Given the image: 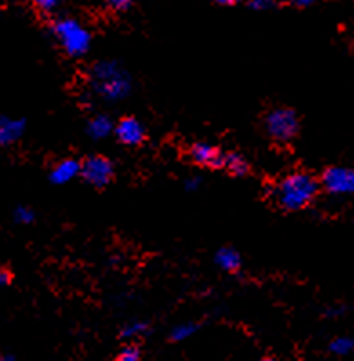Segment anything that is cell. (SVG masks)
Here are the masks:
<instances>
[{
    "mask_svg": "<svg viewBox=\"0 0 354 361\" xmlns=\"http://www.w3.org/2000/svg\"><path fill=\"white\" fill-rule=\"evenodd\" d=\"M318 189L320 185L309 173H291L274 183L271 196L278 207L286 211H300L315 200Z\"/></svg>",
    "mask_w": 354,
    "mask_h": 361,
    "instance_id": "obj_1",
    "label": "cell"
},
{
    "mask_svg": "<svg viewBox=\"0 0 354 361\" xmlns=\"http://www.w3.org/2000/svg\"><path fill=\"white\" fill-rule=\"evenodd\" d=\"M90 87L107 102H118L131 93V77L118 62L104 60L91 68Z\"/></svg>",
    "mask_w": 354,
    "mask_h": 361,
    "instance_id": "obj_2",
    "label": "cell"
},
{
    "mask_svg": "<svg viewBox=\"0 0 354 361\" xmlns=\"http://www.w3.org/2000/svg\"><path fill=\"white\" fill-rule=\"evenodd\" d=\"M53 35L69 56H84L91 47L90 30L75 18H60L53 24Z\"/></svg>",
    "mask_w": 354,
    "mask_h": 361,
    "instance_id": "obj_3",
    "label": "cell"
},
{
    "mask_svg": "<svg viewBox=\"0 0 354 361\" xmlns=\"http://www.w3.org/2000/svg\"><path fill=\"white\" fill-rule=\"evenodd\" d=\"M265 131L276 142L293 140L298 133V116L293 109L278 107L265 116Z\"/></svg>",
    "mask_w": 354,
    "mask_h": 361,
    "instance_id": "obj_4",
    "label": "cell"
},
{
    "mask_svg": "<svg viewBox=\"0 0 354 361\" xmlns=\"http://www.w3.org/2000/svg\"><path fill=\"white\" fill-rule=\"evenodd\" d=\"M113 174H115V169H113L111 160L106 157L94 154V157H87L80 164V176L93 188H106L113 180Z\"/></svg>",
    "mask_w": 354,
    "mask_h": 361,
    "instance_id": "obj_5",
    "label": "cell"
},
{
    "mask_svg": "<svg viewBox=\"0 0 354 361\" xmlns=\"http://www.w3.org/2000/svg\"><path fill=\"white\" fill-rule=\"evenodd\" d=\"M322 183L331 195H354V167H331L324 173Z\"/></svg>",
    "mask_w": 354,
    "mask_h": 361,
    "instance_id": "obj_6",
    "label": "cell"
},
{
    "mask_svg": "<svg viewBox=\"0 0 354 361\" xmlns=\"http://www.w3.org/2000/svg\"><path fill=\"white\" fill-rule=\"evenodd\" d=\"M115 135L124 145H140L145 138V129L137 118L126 116L116 123Z\"/></svg>",
    "mask_w": 354,
    "mask_h": 361,
    "instance_id": "obj_7",
    "label": "cell"
},
{
    "mask_svg": "<svg viewBox=\"0 0 354 361\" xmlns=\"http://www.w3.org/2000/svg\"><path fill=\"white\" fill-rule=\"evenodd\" d=\"M26 131V122L22 118L0 116V147H8L18 142Z\"/></svg>",
    "mask_w": 354,
    "mask_h": 361,
    "instance_id": "obj_8",
    "label": "cell"
},
{
    "mask_svg": "<svg viewBox=\"0 0 354 361\" xmlns=\"http://www.w3.org/2000/svg\"><path fill=\"white\" fill-rule=\"evenodd\" d=\"M193 161H197L198 166L207 167H224V153H220L214 145L198 142L191 147Z\"/></svg>",
    "mask_w": 354,
    "mask_h": 361,
    "instance_id": "obj_9",
    "label": "cell"
},
{
    "mask_svg": "<svg viewBox=\"0 0 354 361\" xmlns=\"http://www.w3.org/2000/svg\"><path fill=\"white\" fill-rule=\"evenodd\" d=\"M80 176V161L73 160V158H66L60 160L49 173V180L55 185H66V183L73 182V180Z\"/></svg>",
    "mask_w": 354,
    "mask_h": 361,
    "instance_id": "obj_10",
    "label": "cell"
},
{
    "mask_svg": "<svg viewBox=\"0 0 354 361\" xmlns=\"http://www.w3.org/2000/svg\"><path fill=\"white\" fill-rule=\"evenodd\" d=\"M87 136L93 140H104L113 133V122L107 115H97L87 123Z\"/></svg>",
    "mask_w": 354,
    "mask_h": 361,
    "instance_id": "obj_11",
    "label": "cell"
},
{
    "mask_svg": "<svg viewBox=\"0 0 354 361\" xmlns=\"http://www.w3.org/2000/svg\"><path fill=\"white\" fill-rule=\"evenodd\" d=\"M214 262L222 271L226 272H236L242 267V256L238 255V251L231 249V247H224L214 256Z\"/></svg>",
    "mask_w": 354,
    "mask_h": 361,
    "instance_id": "obj_12",
    "label": "cell"
},
{
    "mask_svg": "<svg viewBox=\"0 0 354 361\" xmlns=\"http://www.w3.org/2000/svg\"><path fill=\"white\" fill-rule=\"evenodd\" d=\"M224 169H227L231 174H235V176H243L249 171V166L242 154L227 153L224 154Z\"/></svg>",
    "mask_w": 354,
    "mask_h": 361,
    "instance_id": "obj_13",
    "label": "cell"
},
{
    "mask_svg": "<svg viewBox=\"0 0 354 361\" xmlns=\"http://www.w3.org/2000/svg\"><path fill=\"white\" fill-rule=\"evenodd\" d=\"M329 350L336 356H347L354 350V340L347 338V336H340V338H334L329 345Z\"/></svg>",
    "mask_w": 354,
    "mask_h": 361,
    "instance_id": "obj_14",
    "label": "cell"
},
{
    "mask_svg": "<svg viewBox=\"0 0 354 361\" xmlns=\"http://www.w3.org/2000/svg\"><path fill=\"white\" fill-rule=\"evenodd\" d=\"M198 331V325L197 323H180L176 325L173 331H171V340L173 341H185L189 340L195 332Z\"/></svg>",
    "mask_w": 354,
    "mask_h": 361,
    "instance_id": "obj_15",
    "label": "cell"
},
{
    "mask_svg": "<svg viewBox=\"0 0 354 361\" xmlns=\"http://www.w3.org/2000/svg\"><path fill=\"white\" fill-rule=\"evenodd\" d=\"M147 332V323L144 322H131L128 323L122 331V336H124L126 340H135V338H140Z\"/></svg>",
    "mask_w": 354,
    "mask_h": 361,
    "instance_id": "obj_16",
    "label": "cell"
},
{
    "mask_svg": "<svg viewBox=\"0 0 354 361\" xmlns=\"http://www.w3.org/2000/svg\"><path fill=\"white\" fill-rule=\"evenodd\" d=\"M115 361H140V348L137 345H128L120 350Z\"/></svg>",
    "mask_w": 354,
    "mask_h": 361,
    "instance_id": "obj_17",
    "label": "cell"
},
{
    "mask_svg": "<svg viewBox=\"0 0 354 361\" xmlns=\"http://www.w3.org/2000/svg\"><path fill=\"white\" fill-rule=\"evenodd\" d=\"M13 218H15V221H17V224L28 226V224H31V221L35 220V213L31 211L30 207H26V205H20V207L15 209Z\"/></svg>",
    "mask_w": 354,
    "mask_h": 361,
    "instance_id": "obj_18",
    "label": "cell"
},
{
    "mask_svg": "<svg viewBox=\"0 0 354 361\" xmlns=\"http://www.w3.org/2000/svg\"><path fill=\"white\" fill-rule=\"evenodd\" d=\"M30 2L37 9L44 11V13H49V11H53V9L59 8L62 0H30Z\"/></svg>",
    "mask_w": 354,
    "mask_h": 361,
    "instance_id": "obj_19",
    "label": "cell"
},
{
    "mask_svg": "<svg viewBox=\"0 0 354 361\" xmlns=\"http://www.w3.org/2000/svg\"><path fill=\"white\" fill-rule=\"evenodd\" d=\"M106 2L113 11H124L133 4V0H106Z\"/></svg>",
    "mask_w": 354,
    "mask_h": 361,
    "instance_id": "obj_20",
    "label": "cell"
},
{
    "mask_svg": "<svg viewBox=\"0 0 354 361\" xmlns=\"http://www.w3.org/2000/svg\"><path fill=\"white\" fill-rule=\"evenodd\" d=\"M273 0H251V8L256 11H264V9H269Z\"/></svg>",
    "mask_w": 354,
    "mask_h": 361,
    "instance_id": "obj_21",
    "label": "cell"
},
{
    "mask_svg": "<svg viewBox=\"0 0 354 361\" xmlns=\"http://www.w3.org/2000/svg\"><path fill=\"white\" fill-rule=\"evenodd\" d=\"M9 281H11V274H9V271H6L4 267H0V287L9 285Z\"/></svg>",
    "mask_w": 354,
    "mask_h": 361,
    "instance_id": "obj_22",
    "label": "cell"
},
{
    "mask_svg": "<svg viewBox=\"0 0 354 361\" xmlns=\"http://www.w3.org/2000/svg\"><path fill=\"white\" fill-rule=\"evenodd\" d=\"M185 188H188L189 191H197V189L200 188V180H198V178H189L188 182H185Z\"/></svg>",
    "mask_w": 354,
    "mask_h": 361,
    "instance_id": "obj_23",
    "label": "cell"
},
{
    "mask_svg": "<svg viewBox=\"0 0 354 361\" xmlns=\"http://www.w3.org/2000/svg\"><path fill=\"white\" fill-rule=\"evenodd\" d=\"M298 8H309V6H312L316 2V0H293Z\"/></svg>",
    "mask_w": 354,
    "mask_h": 361,
    "instance_id": "obj_24",
    "label": "cell"
},
{
    "mask_svg": "<svg viewBox=\"0 0 354 361\" xmlns=\"http://www.w3.org/2000/svg\"><path fill=\"white\" fill-rule=\"evenodd\" d=\"M214 2H218V4H222V6H233V4H238V2H243V0H214Z\"/></svg>",
    "mask_w": 354,
    "mask_h": 361,
    "instance_id": "obj_25",
    "label": "cell"
},
{
    "mask_svg": "<svg viewBox=\"0 0 354 361\" xmlns=\"http://www.w3.org/2000/svg\"><path fill=\"white\" fill-rule=\"evenodd\" d=\"M0 361H13V356H9V354L0 353Z\"/></svg>",
    "mask_w": 354,
    "mask_h": 361,
    "instance_id": "obj_26",
    "label": "cell"
},
{
    "mask_svg": "<svg viewBox=\"0 0 354 361\" xmlns=\"http://www.w3.org/2000/svg\"><path fill=\"white\" fill-rule=\"evenodd\" d=\"M260 361H276V360H273V357H264V360H260Z\"/></svg>",
    "mask_w": 354,
    "mask_h": 361,
    "instance_id": "obj_27",
    "label": "cell"
}]
</instances>
